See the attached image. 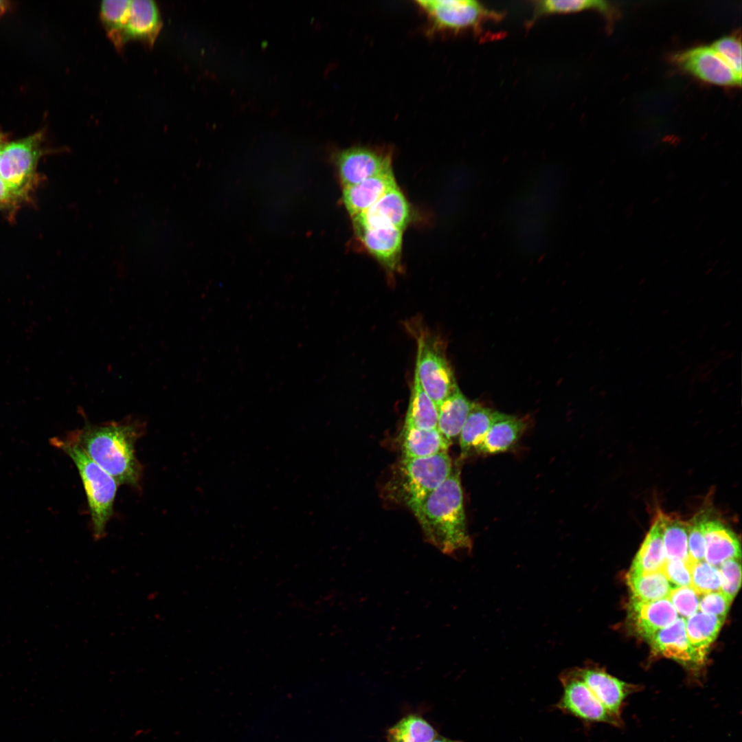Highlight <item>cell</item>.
<instances>
[{
  "label": "cell",
  "instance_id": "cell-22",
  "mask_svg": "<svg viewBox=\"0 0 742 742\" xmlns=\"http://www.w3.org/2000/svg\"><path fill=\"white\" fill-rule=\"evenodd\" d=\"M725 618L698 611L685 619V630L698 664H702L708 650L716 639Z\"/></svg>",
  "mask_w": 742,
  "mask_h": 742
},
{
  "label": "cell",
  "instance_id": "cell-41",
  "mask_svg": "<svg viewBox=\"0 0 742 742\" xmlns=\"http://www.w3.org/2000/svg\"><path fill=\"white\" fill-rule=\"evenodd\" d=\"M2 147H3V146H2ZM2 147H1V148H0V155H1V148H2Z\"/></svg>",
  "mask_w": 742,
  "mask_h": 742
},
{
  "label": "cell",
  "instance_id": "cell-33",
  "mask_svg": "<svg viewBox=\"0 0 742 742\" xmlns=\"http://www.w3.org/2000/svg\"><path fill=\"white\" fill-rule=\"evenodd\" d=\"M667 598L684 619L699 611V596L690 586L673 587Z\"/></svg>",
  "mask_w": 742,
  "mask_h": 742
},
{
  "label": "cell",
  "instance_id": "cell-20",
  "mask_svg": "<svg viewBox=\"0 0 742 742\" xmlns=\"http://www.w3.org/2000/svg\"><path fill=\"white\" fill-rule=\"evenodd\" d=\"M403 458H420L447 452L451 442L438 430L404 426L401 431Z\"/></svg>",
  "mask_w": 742,
  "mask_h": 742
},
{
  "label": "cell",
  "instance_id": "cell-36",
  "mask_svg": "<svg viewBox=\"0 0 742 742\" xmlns=\"http://www.w3.org/2000/svg\"><path fill=\"white\" fill-rule=\"evenodd\" d=\"M732 600L721 591L699 596V611L712 616L726 618Z\"/></svg>",
  "mask_w": 742,
  "mask_h": 742
},
{
  "label": "cell",
  "instance_id": "cell-26",
  "mask_svg": "<svg viewBox=\"0 0 742 742\" xmlns=\"http://www.w3.org/2000/svg\"><path fill=\"white\" fill-rule=\"evenodd\" d=\"M666 560H688L689 522L659 513Z\"/></svg>",
  "mask_w": 742,
  "mask_h": 742
},
{
  "label": "cell",
  "instance_id": "cell-38",
  "mask_svg": "<svg viewBox=\"0 0 742 742\" xmlns=\"http://www.w3.org/2000/svg\"><path fill=\"white\" fill-rule=\"evenodd\" d=\"M430 742H462L461 741L450 739L442 736H437L434 739Z\"/></svg>",
  "mask_w": 742,
  "mask_h": 742
},
{
  "label": "cell",
  "instance_id": "cell-14",
  "mask_svg": "<svg viewBox=\"0 0 742 742\" xmlns=\"http://www.w3.org/2000/svg\"><path fill=\"white\" fill-rule=\"evenodd\" d=\"M573 671L604 706L618 718L627 697L638 689L637 686L621 681L600 668L586 667Z\"/></svg>",
  "mask_w": 742,
  "mask_h": 742
},
{
  "label": "cell",
  "instance_id": "cell-28",
  "mask_svg": "<svg viewBox=\"0 0 742 742\" xmlns=\"http://www.w3.org/2000/svg\"><path fill=\"white\" fill-rule=\"evenodd\" d=\"M627 582L632 594L631 598L640 601L666 598L674 587L662 572L646 574L629 572Z\"/></svg>",
  "mask_w": 742,
  "mask_h": 742
},
{
  "label": "cell",
  "instance_id": "cell-7",
  "mask_svg": "<svg viewBox=\"0 0 742 742\" xmlns=\"http://www.w3.org/2000/svg\"><path fill=\"white\" fill-rule=\"evenodd\" d=\"M42 132L5 144L0 155V177L21 200L32 188L43 153Z\"/></svg>",
  "mask_w": 742,
  "mask_h": 742
},
{
  "label": "cell",
  "instance_id": "cell-21",
  "mask_svg": "<svg viewBox=\"0 0 742 742\" xmlns=\"http://www.w3.org/2000/svg\"><path fill=\"white\" fill-rule=\"evenodd\" d=\"M473 403L458 386L437 407V429L449 442L459 437Z\"/></svg>",
  "mask_w": 742,
  "mask_h": 742
},
{
  "label": "cell",
  "instance_id": "cell-8",
  "mask_svg": "<svg viewBox=\"0 0 742 742\" xmlns=\"http://www.w3.org/2000/svg\"><path fill=\"white\" fill-rule=\"evenodd\" d=\"M431 32H457L477 28L487 19L499 16L475 0H417Z\"/></svg>",
  "mask_w": 742,
  "mask_h": 742
},
{
  "label": "cell",
  "instance_id": "cell-17",
  "mask_svg": "<svg viewBox=\"0 0 742 742\" xmlns=\"http://www.w3.org/2000/svg\"><path fill=\"white\" fill-rule=\"evenodd\" d=\"M526 423L517 416L497 412L474 453L491 455L506 451L519 439Z\"/></svg>",
  "mask_w": 742,
  "mask_h": 742
},
{
  "label": "cell",
  "instance_id": "cell-37",
  "mask_svg": "<svg viewBox=\"0 0 742 742\" xmlns=\"http://www.w3.org/2000/svg\"><path fill=\"white\" fill-rule=\"evenodd\" d=\"M19 199L8 186L0 177V208H5L16 204Z\"/></svg>",
  "mask_w": 742,
  "mask_h": 742
},
{
  "label": "cell",
  "instance_id": "cell-4",
  "mask_svg": "<svg viewBox=\"0 0 742 742\" xmlns=\"http://www.w3.org/2000/svg\"><path fill=\"white\" fill-rule=\"evenodd\" d=\"M447 452L420 458H403L396 464L386 491L392 500L409 508L435 491L451 474Z\"/></svg>",
  "mask_w": 742,
  "mask_h": 742
},
{
  "label": "cell",
  "instance_id": "cell-27",
  "mask_svg": "<svg viewBox=\"0 0 742 742\" xmlns=\"http://www.w3.org/2000/svg\"><path fill=\"white\" fill-rule=\"evenodd\" d=\"M438 736L435 728L422 716L409 714L387 731V742H430Z\"/></svg>",
  "mask_w": 742,
  "mask_h": 742
},
{
  "label": "cell",
  "instance_id": "cell-3",
  "mask_svg": "<svg viewBox=\"0 0 742 742\" xmlns=\"http://www.w3.org/2000/svg\"><path fill=\"white\" fill-rule=\"evenodd\" d=\"M52 442L73 460L78 471L87 498L94 540L104 538L106 525L113 513L118 483L71 437L67 440L55 438Z\"/></svg>",
  "mask_w": 742,
  "mask_h": 742
},
{
  "label": "cell",
  "instance_id": "cell-25",
  "mask_svg": "<svg viewBox=\"0 0 742 742\" xmlns=\"http://www.w3.org/2000/svg\"><path fill=\"white\" fill-rule=\"evenodd\" d=\"M497 411L473 403L459 435L461 455L466 457L473 453L482 441Z\"/></svg>",
  "mask_w": 742,
  "mask_h": 742
},
{
  "label": "cell",
  "instance_id": "cell-19",
  "mask_svg": "<svg viewBox=\"0 0 742 742\" xmlns=\"http://www.w3.org/2000/svg\"><path fill=\"white\" fill-rule=\"evenodd\" d=\"M654 653L673 659L682 664H698L686 637L685 619L678 618L649 639Z\"/></svg>",
  "mask_w": 742,
  "mask_h": 742
},
{
  "label": "cell",
  "instance_id": "cell-35",
  "mask_svg": "<svg viewBox=\"0 0 742 742\" xmlns=\"http://www.w3.org/2000/svg\"><path fill=\"white\" fill-rule=\"evenodd\" d=\"M693 564L689 560H666L662 572L674 587H690L691 567Z\"/></svg>",
  "mask_w": 742,
  "mask_h": 742
},
{
  "label": "cell",
  "instance_id": "cell-31",
  "mask_svg": "<svg viewBox=\"0 0 742 742\" xmlns=\"http://www.w3.org/2000/svg\"><path fill=\"white\" fill-rule=\"evenodd\" d=\"M708 513L700 511L689 521L688 538V560L693 563L704 561L705 539L704 524Z\"/></svg>",
  "mask_w": 742,
  "mask_h": 742
},
{
  "label": "cell",
  "instance_id": "cell-23",
  "mask_svg": "<svg viewBox=\"0 0 742 742\" xmlns=\"http://www.w3.org/2000/svg\"><path fill=\"white\" fill-rule=\"evenodd\" d=\"M666 561L662 528L657 515L633 560L629 572L646 574L662 572Z\"/></svg>",
  "mask_w": 742,
  "mask_h": 742
},
{
  "label": "cell",
  "instance_id": "cell-30",
  "mask_svg": "<svg viewBox=\"0 0 742 742\" xmlns=\"http://www.w3.org/2000/svg\"><path fill=\"white\" fill-rule=\"evenodd\" d=\"M690 587L698 596L720 591L721 576L718 567L705 561L695 563L691 567Z\"/></svg>",
  "mask_w": 742,
  "mask_h": 742
},
{
  "label": "cell",
  "instance_id": "cell-40",
  "mask_svg": "<svg viewBox=\"0 0 742 742\" xmlns=\"http://www.w3.org/2000/svg\"><path fill=\"white\" fill-rule=\"evenodd\" d=\"M5 136L2 133H0V148L5 144Z\"/></svg>",
  "mask_w": 742,
  "mask_h": 742
},
{
  "label": "cell",
  "instance_id": "cell-24",
  "mask_svg": "<svg viewBox=\"0 0 742 742\" xmlns=\"http://www.w3.org/2000/svg\"><path fill=\"white\" fill-rule=\"evenodd\" d=\"M437 407L423 388L417 372L414 370L404 426L434 429H437Z\"/></svg>",
  "mask_w": 742,
  "mask_h": 742
},
{
  "label": "cell",
  "instance_id": "cell-9",
  "mask_svg": "<svg viewBox=\"0 0 742 742\" xmlns=\"http://www.w3.org/2000/svg\"><path fill=\"white\" fill-rule=\"evenodd\" d=\"M561 682L563 691L556 708L584 721L621 725V718L611 714L573 670L562 674Z\"/></svg>",
  "mask_w": 742,
  "mask_h": 742
},
{
  "label": "cell",
  "instance_id": "cell-13",
  "mask_svg": "<svg viewBox=\"0 0 742 742\" xmlns=\"http://www.w3.org/2000/svg\"><path fill=\"white\" fill-rule=\"evenodd\" d=\"M410 217L409 205L396 186L388 190L366 212L352 218L353 225L370 227H394L403 231Z\"/></svg>",
  "mask_w": 742,
  "mask_h": 742
},
{
  "label": "cell",
  "instance_id": "cell-2",
  "mask_svg": "<svg viewBox=\"0 0 742 742\" xmlns=\"http://www.w3.org/2000/svg\"><path fill=\"white\" fill-rule=\"evenodd\" d=\"M144 429L143 423L132 418L100 424L86 422L70 437L118 484L137 486L142 469L135 447Z\"/></svg>",
  "mask_w": 742,
  "mask_h": 742
},
{
  "label": "cell",
  "instance_id": "cell-11",
  "mask_svg": "<svg viewBox=\"0 0 742 742\" xmlns=\"http://www.w3.org/2000/svg\"><path fill=\"white\" fill-rule=\"evenodd\" d=\"M672 61L697 78L721 86H741V77L710 47L701 46L676 53Z\"/></svg>",
  "mask_w": 742,
  "mask_h": 742
},
{
  "label": "cell",
  "instance_id": "cell-32",
  "mask_svg": "<svg viewBox=\"0 0 742 742\" xmlns=\"http://www.w3.org/2000/svg\"><path fill=\"white\" fill-rule=\"evenodd\" d=\"M711 48L741 77V39L734 36H725L715 41Z\"/></svg>",
  "mask_w": 742,
  "mask_h": 742
},
{
  "label": "cell",
  "instance_id": "cell-12",
  "mask_svg": "<svg viewBox=\"0 0 742 742\" xmlns=\"http://www.w3.org/2000/svg\"><path fill=\"white\" fill-rule=\"evenodd\" d=\"M353 227L364 248L387 271L394 273L399 269L403 230L387 227H370L357 225Z\"/></svg>",
  "mask_w": 742,
  "mask_h": 742
},
{
  "label": "cell",
  "instance_id": "cell-1",
  "mask_svg": "<svg viewBox=\"0 0 742 742\" xmlns=\"http://www.w3.org/2000/svg\"><path fill=\"white\" fill-rule=\"evenodd\" d=\"M424 538L446 555L469 551L460 471L454 467L449 476L424 499L410 508Z\"/></svg>",
  "mask_w": 742,
  "mask_h": 742
},
{
  "label": "cell",
  "instance_id": "cell-39",
  "mask_svg": "<svg viewBox=\"0 0 742 742\" xmlns=\"http://www.w3.org/2000/svg\"><path fill=\"white\" fill-rule=\"evenodd\" d=\"M8 7V1L4 0H0V16L3 14Z\"/></svg>",
  "mask_w": 742,
  "mask_h": 742
},
{
  "label": "cell",
  "instance_id": "cell-29",
  "mask_svg": "<svg viewBox=\"0 0 742 742\" xmlns=\"http://www.w3.org/2000/svg\"><path fill=\"white\" fill-rule=\"evenodd\" d=\"M596 9L605 15H611L612 7L607 1L601 0H542L537 2L534 17L552 12H577Z\"/></svg>",
  "mask_w": 742,
  "mask_h": 742
},
{
  "label": "cell",
  "instance_id": "cell-34",
  "mask_svg": "<svg viewBox=\"0 0 742 742\" xmlns=\"http://www.w3.org/2000/svg\"><path fill=\"white\" fill-rule=\"evenodd\" d=\"M718 569L721 576L720 591L732 601L741 587V559L726 560Z\"/></svg>",
  "mask_w": 742,
  "mask_h": 742
},
{
  "label": "cell",
  "instance_id": "cell-18",
  "mask_svg": "<svg viewBox=\"0 0 742 742\" xmlns=\"http://www.w3.org/2000/svg\"><path fill=\"white\" fill-rule=\"evenodd\" d=\"M704 533L706 562L718 567L726 560L741 559V546L737 535L721 521L710 519L707 515Z\"/></svg>",
  "mask_w": 742,
  "mask_h": 742
},
{
  "label": "cell",
  "instance_id": "cell-5",
  "mask_svg": "<svg viewBox=\"0 0 742 742\" xmlns=\"http://www.w3.org/2000/svg\"><path fill=\"white\" fill-rule=\"evenodd\" d=\"M100 16L117 47L130 40L152 45L162 23L159 7L152 0L103 1Z\"/></svg>",
  "mask_w": 742,
  "mask_h": 742
},
{
  "label": "cell",
  "instance_id": "cell-15",
  "mask_svg": "<svg viewBox=\"0 0 742 742\" xmlns=\"http://www.w3.org/2000/svg\"><path fill=\"white\" fill-rule=\"evenodd\" d=\"M628 614L636 632L648 640L679 617L667 598L652 601L631 598Z\"/></svg>",
  "mask_w": 742,
  "mask_h": 742
},
{
  "label": "cell",
  "instance_id": "cell-16",
  "mask_svg": "<svg viewBox=\"0 0 742 742\" xmlns=\"http://www.w3.org/2000/svg\"><path fill=\"white\" fill-rule=\"evenodd\" d=\"M396 186L391 169L353 186L344 188L342 201L348 212L353 218L366 212L388 190Z\"/></svg>",
  "mask_w": 742,
  "mask_h": 742
},
{
  "label": "cell",
  "instance_id": "cell-6",
  "mask_svg": "<svg viewBox=\"0 0 742 742\" xmlns=\"http://www.w3.org/2000/svg\"><path fill=\"white\" fill-rule=\"evenodd\" d=\"M415 371L420 384L436 407L458 387L453 372L440 339L429 333H416Z\"/></svg>",
  "mask_w": 742,
  "mask_h": 742
},
{
  "label": "cell",
  "instance_id": "cell-10",
  "mask_svg": "<svg viewBox=\"0 0 742 742\" xmlns=\"http://www.w3.org/2000/svg\"><path fill=\"white\" fill-rule=\"evenodd\" d=\"M335 161L344 188L392 169L390 153L366 146L341 150L335 153Z\"/></svg>",
  "mask_w": 742,
  "mask_h": 742
}]
</instances>
